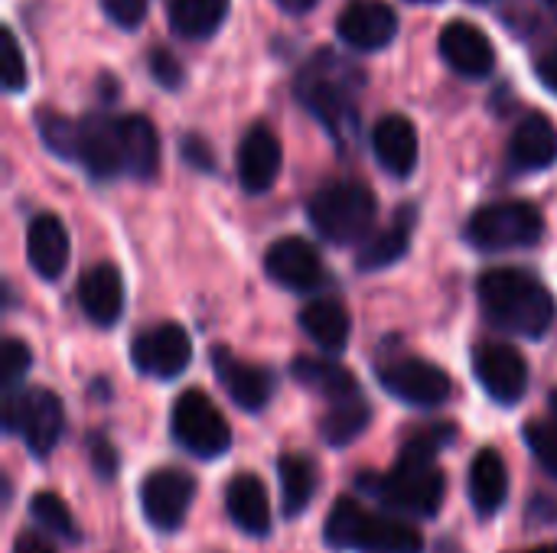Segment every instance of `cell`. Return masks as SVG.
Segmentation results:
<instances>
[{
    "label": "cell",
    "instance_id": "d590c367",
    "mask_svg": "<svg viewBox=\"0 0 557 553\" xmlns=\"http://www.w3.org/2000/svg\"><path fill=\"white\" fill-rule=\"evenodd\" d=\"M0 81H3V91L7 95H16L26 88L29 81V72H26V59L20 52V42L13 36V29H3V46H0Z\"/></svg>",
    "mask_w": 557,
    "mask_h": 553
},
{
    "label": "cell",
    "instance_id": "bcb514c9",
    "mask_svg": "<svg viewBox=\"0 0 557 553\" xmlns=\"http://www.w3.org/2000/svg\"><path fill=\"white\" fill-rule=\"evenodd\" d=\"M281 10H287V13H307V10H313L320 0H274Z\"/></svg>",
    "mask_w": 557,
    "mask_h": 553
},
{
    "label": "cell",
    "instance_id": "cb8c5ba5",
    "mask_svg": "<svg viewBox=\"0 0 557 553\" xmlns=\"http://www.w3.org/2000/svg\"><path fill=\"white\" fill-rule=\"evenodd\" d=\"M509 499V469L506 460L496 450H480L470 463V502L483 518H493L503 512Z\"/></svg>",
    "mask_w": 557,
    "mask_h": 553
},
{
    "label": "cell",
    "instance_id": "8fae6325",
    "mask_svg": "<svg viewBox=\"0 0 557 553\" xmlns=\"http://www.w3.org/2000/svg\"><path fill=\"white\" fill-rule=\"evenodd\" d=\"M193 495H196V479L189 473L173 469V466L157 469L140 486L144 518L157 531H176L193 508Z\"/></svg>",
    "mask_w": 557,
    "mask_h": 553
},
{
    "label": "cell",
    "instance_id": "f907efd6",
    "mask_svg": "<svg viewBox=\"0 0 557 553\" xmlns=\"http://www.w3.org/2000/svg\"><path fill=\"white\" fill-rule=\"evenodd\" d=\"M473 3H486V0H473Z\"/></svg>",
    "mask_w": 557,
    "mask_h": 553
},
{
    "label": "cell",
    "instance_id": "52a82bcc",
    "mask_svg": "<svg viewBox=\"0 0 557 553\" xmlns=\"http://www.w3.org/2000/svg\"><path fill=\"white\" fill-rule=\"evenodd\" d=\"M3 427L7 433H20L33 456H49L65 430L62 401L46 388H23L3 398Z\"/></svg>",
    "mask_w": 557,
    "mask_h": 553
},
{
    "label": "cell",
    "instance_id": "7c38bea8",
    "mask_svg": "<svg viewBox=\"0 0 557 553\" xmlns=\"http://www.w3.org/2000/svg\"><path fill=\"white\" fill-rule=\"evenodd\" d=\"M131 359L137 365V372L150 375V378H176L189 368L193 362V342L186 336L183 326L176 323H160L144 329L134 345H131Z\"/></svg>",
    "mask_w": 557,
    "mask_h": 553
},
{
    "label": "cell",
    "instance_id": "5b68a950",
    "mask_svg": "<svg viewBox=\"0 0 557 553\" xmlns=\"http://www.w3.org/2000/svg\"><path fill=\"white\" fill-rule=\"evenodd\" d=\"M359 489H366L382 505L414 515V518H434L447 495V479L434 463H411L398 460L392 473L382 476H359Z\"/></svg>",
    "mask_w": 557,
    "mask_h": 553
},
{
    "label": "cell",
    "instance_id": "9a60e30c",
    "mask_svg": "<svg viewBox=\"0 0 557 553\" xmlns=\"http://www.w3.org/2000/svg\"><path fill=\"white\" fill-rule=\"evenodd\" d=\"M212 368L219 385L225 388V394L248 414H258L268 407L271 394H274V375L261 365L242 362L238 355H232L228 349H215L212 352Z\"/></svg>",
    "mask_w": 557,
    "mask_h": 553
},
{
    "label": "cell",
    "instance_id": "484cf974",
    "mask_svg": "<svg viewBox=\"0 0 557 553\" xmlns=\"http://www.w3.org/2000/svg\"><path fill=\"white\" fill-rule=\"evenodd\" d=\"M290 375H294L297 385L310 388L313 394L330 398L333 404L349 401V398H359V381H356V375H352L349 368L336 365V362L297 355L294 365H290Z\"/></svg>",
    "mask_w": 557,
    "mask_h": 553
},
{
    "label": "cell",
    "instance_id": "8d00e7d4",
    "mask_svg": "<svg viewBox=\"0 0 557 553\" xmlns=\"http://www.w3.org/2000/svg\"><path fill=\"white\" fill-rule=\"evenodd\" d=\"M29 365H33L29 345H26L23 339L10 336V339L3 342V349H0V381H3V391H7V394L16 391V385L26 378Z\"/></svg>",
    "mask_w": 557,
    "mask_h": 553
},
{
    "label": "cell",
    "instance_id": "f35d334b",
    "mask_svg": "<svg viewBox=\"0 0 557 553\" xmlns=\"http://www.w3.org/2000/svg\"><path fill=\"white\" fill-rule=\"evenodd\" d=\"M147 65H150V75H153V81H157L160 88H166V91H176V88L186 81V72H183L180 59H176L170 49H163V46L150 49V55H147Z\"/></svg>",
    "mask_w": 557,
    "mask_h": 553
},
{
    "label": "cell",
    "instance_id": "4dcf8cb0",
    "mask_svg": "<svg viewBox=\"0 0 557 553\" xmlns=\"http://www.w3.org/2000/svg\"><path fill=\"white\" fill-rule=\"evenodd\" d=\"M372 424V407L369 401L362 398H349V401H339L333 404V411L323 417L320 424V437L333 447V450H343L349 447L352 440H359Z\"/></svg>",
    "mask_w": 557,
    "mask_h": 553
},
{
    "label": "cell",
    "instance_id": "5bb4252c",
    "mask_svg": "<svg viewBox=\"0 0 557 553\" xmlns=\"http://www.w3.org/2000/svg\"><path fill=\"white\" fill-rule=\"evenodd\" d=\"M336 33L352 49L379 52L398 36V13L385 0H356L339 13Z\"/></svg>",
    "mask_w": 557,
    "mask_h": 553
},
{
    "label": "cell",
    "instance_id": "f6af8a7d",
    "mask_svg": "<svg viewBox=\"0 0 557 553\" xmlns=\"http://www.w3.org/2000/svg\"><path fill=\"white\" fill-rule=\"evenodd\" d=\"M13 553H55L42 538H36V535H20L16 538V544H13Z\"/></svg>",
    "mask_w": 557,
    "mask_h": 553
},
{
    "label": "cell",
    "instance_id": "603a6c76",
    "mask_svg": "<svg viewBox=\"0 0 557 553\" xmlns=\"http://www.w3.org/2000/svg\"><path fill=\"white\" fill-rule=\"evenodd\" d=\"M225 512L228 518L251 538H264L271 531V502H268V489L258 476L251 473H238L228 486H225Z\"/></svg>",
    "mask_w": 557,
    "mask_h": 553
},
{
    "label": "cell",
    "instance_id": "e0dca14e",
    "mask_svg": "<svg viewBox=\"0 0 557 553\" xmlns=\"http://www.w3.org/2000/svg\"><path fill=\"white\" fill-rule=\"evenodd\" d=\"M281 163H284V150L277 134L268 124L248 127L238 147V183L245 186V192L251 196L268 192L281 176Z\"/></svg>",
    "mask_w": 557,
    "mask_h": 553
},
{
    "label": "cell",
    "instance_id": "d6986e66",
    "mask_svg": "<svg viewBox=\"0 0 557 553\" xmlns=\"http://www.w3.org/2000/svg\"><path fill=\"white\" fill-rule=\"evenodd\" d=\"M82 124V147H78V163L95 176V179H114L124 169V150H121V130L117 117L104 114H88Z\"/></svg>",
    "mask_w": 557,
    "mask_h": 553
},
{
    "label": "cell",
    "instance_id": "f546056e",
    "mask_svg": "<svg viewBox=\"0 0 557 553\" xmlns=\"http://www.w3.org/2000/svg\"><path fill=\"white\" fill-rule=\"evenodd\" d=\"M228 16V0H170V29L180 39H209Z\"/></svg>",
    "mask_w": 557,
    "mask_h": 553
},
{
    "label": "cell",
    "instance_id": "b9f144b4",
    "mask_svg": "<svg viewBox=\"0 0 557 553\" xmlns=\"http://www.w3.org/2000/svg\"><path fill=\"white\" fill-rule=\"evenodd\" d=\"M88 456H91V466L101 479H114L117 476V453L114 447L104 440V437H88Z\"/></svg>",
    "mask_w": 557,
    "mask_h": 553
},
{
    "label": "cell",
    "instance_id": "ffe728a7",
    "mask_svg": "<svg viewBox=\"0 0 557 553\" xmlns=\"http://www.w3.org/2000/svg\"><path fill=\"white\" fill-rule=\"evenodd\" d=\"M372 153L379 166L398 179H408L418 166V130L405 114H385L372 127Z\"/></svg>",
    "mask_w": 557,
    "mask_h": 553
},
{
    "label": "cell",
    "instance_id": "d4e9b609",
    "mask_svg": "<svg viewBox=\"0 0 557 553\" xmlns=\"http://www.w3.org/2000/svg\"><path fill=\"white\" fill-rule=\"evenodd\" d=\"M117 130H121L124 169L137 179H153L160 169L157 127L144 114H124V117H117Z\"/></svg>",
    "mask_w": 557,
    "mask_h": 553
},
{
    "label": "cell",
    "instance_id": "2e32d148",
    "mask_svg": "<svg viewBox=\"0 0 557 553\" xmlns=\"http://www.w3.org/2000/svg\"><path fill=\"white\" fill-rule=\"evenodd\" d=\"M441 55L463 78H486L496 68V49L490 36L467 20H454L441 29Z\"/></svg>",
    "mask_w": 557,
    "mask_h": 553
},
{
    "label": "cell",
    "instance_id": "9c48e42d",
    "mask_svg": "<svg viewBox=\"0 0 557 553\" xmlns=\"http://www.w3.org/2000/svg\"><path fill=\"white\" fill-rule=\"evenodd\" d=\"M473 372L496 404H519L529 391V362L509 342H480L473 349Z\"/></svg>",
    "mask_w": 557,
    "mask_h": 553
},
{
    "label": "cell",
    "instance_id": "681fc988",
    "mask_svg": "<svg viewBox=\"0 0 557 553\" xmlns=\"http://www.w3.org/2000/svg\"><path fill=\"white\" fill-rule=\"evenodd\" d=\"M411 3H441V0H411Z\"/></svg>",
    "mask_w": 557,
    "mask_h": 553
},
{
    "label": "cell",
    "instance_id": "e575fe53",
    "mask_svg": "<svg viewBox=\"0 0 557 553\" xmlns=\"http://www.w3.org/2000/svg\"><path fill=\"white\" fill-rule=\"evenodd\" d=\"M525 440L532 456L557 479V417H542L525 427Z\"/></svg>",
    "mask_w": 557,
    "mask_h": 553
},
{
    "label": "cell",
    "instance_id": "ab89813d",
    "mask_svg": "<svg viewBox=\"0 0 557 553\" xmlns=\"http://www.w3.org/2000/svg\"><path fill=\"white\" fill-rule=\"evenodd\" d=\"M104 16L121 29H137L147 16V0H101Z\"/></svg>",
    "mask_w": 557,
    "mask_h": 553
},
{
    "label": "cell",
    "instance_id": "f1b7e54d",
    "mask_svg": "<svg viewBox=\"0 0 557 553\" xmlns=\"http://www.w3.org/2000/svg\"><path fill=\"white\" fill-rule=\"evenodd\" d=\"M411 225H414V209L405 205L395 225H388L385 231H379L375 238H369V241L359 248V257H356L359 271H385V267L398 264V261L408 254Z\"/></svg>",
    "mask_w": 557,
    "mask_h": 553
},
{
    "label": "cell",
    "instance_id": "ee69618b",
    "mask_svg": "<svg viewBox=\"0 0 557 553\" xmlns=\"http://www.w3.org/2000/svg\"><path fill=\"white\" fill-rule=\"evenodd\" d=\"M529 518L535 525H557V502L555 499H545V495H535V502L529 508Z\"/></svg>",
    "mask_w": 557,
    "mask_h": 553
},
{
    "label": "cell",
    "instance_id": "ac0fdd59",
    "mask_svg": "<svg viewBox=\"0 0 557 553\" xmlns=\"http://www.w3.org/2000/svg\"><path fill=\"white\" fill-rule=\"evenodd\" d=\"M557 163V124L542 114L532 111L525 114L509 140V166L516 173H539Z\"/></svg>",
    "mask_w": 557,
    "mask_h": 553
},
{
    "label": "cell",
    "instance_id": "c3c4849f",
    "mask_svg": "<svg viewBox=\"0 0 557 553\" xmlns=\"http://www.w3.org/2000/svg\"><path fill=\"white\" fill-rule=\"evenodd\" d=\"M532 553H557V544H545V548H535Z\"/></svg>",
    "mask_w": 557,
    "mask_h": 553
},
{
    "label": "cell",
    "instance_id": "836d02e7",
    "mask_svg": "<svg viewBox=\"0 0 557 553\" xmlns=\"http://www.w3.org/2000/svg\"><path fill=\"white\" fill-rule=\"evenodd\" d=\"M29 512H33V518H36L46 531H52L55 538L78 541V528H75V521H72V512H69V505H65L55 492H39V495H33Z\"/></svg>",
    "mask_w": 557,
    "mask_h": 553
},
{
    "label": "cell",
    "instance_id": "44dd1931",
    "mask_svg": "<svg viewBox=\"0 0 557 553\" xmlns=\"http://www.w3.org/2000/svg\"><path fill=\"white\" fill-rule=\"evenodd\" d=\"M78 306L95 326H114L124 313V277L114 264H95L78 280Z\"/></svg>",
    "mask_w": 557,
    "mask_h": 553
},
{
    "label": "cell",
    "instance_id": "277c9868",
    "mask_svg": "<svg viewBox=\"0 0 557 553\" xmlns=\"http://www.w3.org/2000/svg\"><path fill=\"white\" fill-rule=\"evenodd\" d=\"M375 212H379L375 192L356 179L326 183L307 202V218H310L313 231L320 238H326L330 244L362 241L375 225Z\"/></svg>",
    "mask_w": 557,
    "mask_h": 553
},
{
    "label": "cell",
    "instance_id": "4316f807",
    "mask_svg": "<svg viewBox=\"0 0 557 553\" xmlns=\"http://www.w3.org/2000/svg\"><path fill=\"white\" fill-rule=\"evenodd\" d=\"M300 326L326 352H343L349 342V332H352L349 310L339 300H313L310 306H304Z\"/></svg>",
    "mask_w": 557,
    "mask_h": 553
},
{
    "label": "cell",
    "instance_id": "ba28073f",
    "mask_svg": "<svg viewBox=\"0 0 557 553\" xmlns=\"http://www.w3.org/2000/svg\"><path fill=\"white\" fill-rule=\"evenodd\" d=\"M170 427H173L176 443L186 447L199 460L225 456L228 447H232V430H228L225 417L219 414V407L199 388L176 398Z\"/></svg>",
    "mask_w": 557,
    "mask_h": 553
},
{
    "label": "cell",
    "instance_id": "30bf717a",
    "mask_svg": "<svg viewBox=\"0 0 557 553\" xmlns=\"http://www.w3.org/2000/svg\"><path fill=\"white\" fill-rule=\"evenodd\" d=\"M379 381L388 394L414 407H441L454 394L450 375L428 359H398L379 368Z\"/></svg>",
    "mask_w": 557,
    "mask_h": 553
},
{
    "label": "cell",
    "instance_id": "3957f363",
    "mask_svg": "<svg viewBox=\"0 0 557 553\" xmlns=\"http://www.w3.org/2000/svg\"><path fill=\"white\" fill-rule=\"evenodd\" d=\"M323 538L336 551L369 553H421L424 538L418 528L392 518L366 512L356 499H339L323 525Z\"/></svg>",
    "mask_w": 557,
    "mask_h": 553
},
{
    "label": "cell",
    "instance_id": "7dc6e473",
    "mask_svg": "<svg viewBox=\"0 0 557 553\" xmlns=\"http://www.w3.org/2000/svg\"><path fill=\"white\" fill-rule=\"evenodd\" d=\"M434 553H463V548H460L454 538H441V541H437V548H434Z\"/></svg>",
    "mask_w": 557,
    "mask_h": 553
},
{
    "label": "cell",
    "instance_id": "60d3db41",
    "mask_svg": "<svg viewBox=\"0 0 557 553\" xmlns=\"http://www.w3.org/2000/svg\"><path fill=\"white\" fill-rule=\"evenodd\" d=\"M180 153H183V160H186L189 166H196V169H202V173H212V169H215V153H212V147H209L199 134H186V137L180 140Z\"/></svg>",
    "mask_w": 557,
    "mask_h": 553
},
{
    "label": "cell",
    "instance_id": "83f0119b",
    "mask_svg": "<svg viewBox=\"0 0 557 553\" xmlns=\"http://www.w3.org/2000/svg\"><path fill=\"white\" fill-rule=\"evenodd\" d=\"M277 476H281V512L287 518H300L320 489L317 466L307 456L287 453L277 460Z\"/></svg>",
    "mask_w": 557,
    "mask_h": 553
},
{
    "label": "cell",
    "instance_id": "6da1fadb",
    "mask_svg": "<svg viewBox=\"0 0 557 553\" xmlns=\"http://www.w3.org/2000/svg\"><path fill=\"white\" fill-rule=\"evenodd\" d=\"M362 85L366 75L356 62L323 49L297 72L294 95L333 134L336 143H349L359 127L356 95Z\"/></svg>",
    "mask_w": 557,
    "mask_h": 553
},
{
    "label": "cell",
    "instance_id": "1f68e13d",
    "mask_svg": "<svg viewBox=\"0 0 557 553\" xmlns=\"http://www.w3.org/2000/svg\"><path fill=\"white\" fill-rule=\"evenodd\" d=\"M503 23L522 39L557 36V0H509L503 7Z\"/></svg>",
    "mask_w": 557,
    "mask_h": 553
},
{
    "label": "cell",
    "instance_id": "7402d4cb",
    "mask_svg": "<svg viewBox=\"0 0 557 553\" xmlns=\"http://www.w3.org/2000/svg\"><path fill=\"white\" fill-rule=\"evenodd\" d=\"M26 257L33 264V271L42 280H55L62 277V271L69 267V231L65 225L42 212L29 222L26 228Z\"/></svg>",
    "mask_w": 557,
    "mask_h": 553
},
{
    "label": "cell",
    "instance_id": "7a4b0ae2",
    "mask_svg": "<svg viewBox=\"0 0 557 553\" xmlns=\"http://www.w3.org/2000/svg\"><path fill=\"white\" fill-rule=\"evenodd\" d=\"M476 290L483 316L509 336L542 339L555 326V293L522 267H493L480 277Z\"/></svg>",
    "mask_w": 557,
    "mask_h": 553
},
{
    "label": "cell",
    "instance_id": "8992f818",
    "mask_svg": "<svg viewBox=\"0 0 557 553\" xmlns=\"http://www.w3.org/2000/svg\"><path fill=\"white\" fill-rule=\"evenodd\" d=\"M467 241L480 251H516V248H535L545 235V218L539 205L525 199H506L483 205L467 222Z\"/></svg>",
    "mask_w": 557,
    "mask_h": 553
},
{
    "label": "cell",
    "instance_id": "7bdbcfd3",
    "mask_svg": "<svg viewBox=\"0 0 557 553\" xmlns=\"http://www.w3.org/2000/svg\"><path fill=\"white\" fill-rule=\"evenodd\" d=\"M539 78L545 88H552L557 95V39L548 46V52L539 59Z\"/></svg>",
    "mask_w": 557,
    "mask_h": 553
},
{
    "label": "cell",
    "instance_id": "74e56055",
    "mask_svg": "<svg viewBox=\"0 0 557 553\" xmlns=\"http://www.w3.org/2000/svg\"><path fill=\"white\" fill-rule=\"evenodd\" d=\"M447 440H454V427H431V430H421V433L408 437V443L401 447V460H411V463H434V456L441 453V447H447Z\"/></svg>",
    "mask_w": 557,
    "mask_h": 553
},
{
    "label": "cell",
    "instance_id": "d6a6232c",
    "mask_svg": "<svg viewBox=\"0 0 557 553\" xmlns=\"http://www.w3.org/2000/svg\"><path fill=\"white\" fill-rule=\"evenodd\" d=\"M36 127H39V137H42L46 150H52L55 156H62L69 163H78V147H82V124L78 121L42 108L36 114Z\"/></svg>",
    "mask_w": 557,
    "mask_h": 553
},
{
    "label": "cell",
    "instance_id": "4fadbf2b",
    "mask_svg": "<svg viewBox=\"0 0 557 553\" xmlns=\"http://www.w3.org/2000/svg\"><path fill=\"white\" fill-rule=\"evenodd\" d=\"M264 271H268V277L274 284H281L287 290H297V293L320 290L323 280H326L320 251L300 235L277 238L264 254Z\"/></svg>",
    "mask_w": 557,
    "mask_h": 553
}]
</instances>
